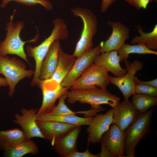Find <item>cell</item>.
I'll list each match as a JSON object with an SVG mask.
<instances>
[{
	"label": "cell",
	"mask_w": 157,
	"mask_h": 157,
	"mask_svg": "<svg viewBox=\"0 0 157 157\" xmlns=\"http://www.w3.org/2000/svg\"><path fill=\"white\" fill-rule=\"evenodd\" d=\"M81 129V126H76L55 142L53 146L59 156L68 157L77 151V142Z\"/></svg>",
	"instance_id": "e0dca14e"
},
{
	"label": "cell",
	"mask_w": 157,
	"mask_h": 157,
	"mask_svg": "<svg viewBox=\"0 0 157 157\" xmlns=\"http://www.w3.org/2000/svg\"><path fill=\"white\" fill-rule=\"evenodd\" d=\"M61 48L60 40H56L52 44L42 62L39 80H45L51 78L57 67Z\"/></svg>",
	"instance_id": "d6986e66"
},
{
	"label": "cell",
	"mask_w": 157,
	"mask_h": 157,
	"mask_svg": "<svg viewBox=\"0 0 157 157\" xmlns=\"http://www.w3.org/2000/svg\"><path fill=\"white\" fill-rule=\"evenodd\" d=\"M153 108L140 113L124 131L125 136L124 153L125 157L135 156V148L140 140L151 133Z\"/></svg>",
	"instance_id": "3957f363"
},
{
	"label": "cell",
	"mask_w": 157,
	"mask_h": 157,
	"mask_svg": "<svg viewBox=\"0 0 157 157\" xmlns=\"http://www.w3.org/2000/svg\"><path fill=\"white\" fill-rule=\"evenodd\" d=\"M12 1H15L29 6L40 4L49 11H51L53 9L52 4L48 0H2L0 7L4 8L10 2Z\"/></svg>",
	"instance_id": "83f0119b"
},
{
	"label": "cell",
	"mask_w": 157,
	"mask_h": 157,
	"mask_svg": "<svg viewBox=\"0 0 157 157\" xmlns=\"http://www.w3.org/2000/svg\"><path fill=\"white\" fill-rule=\"evenodd\" d=\"M76 58L73 54H69L61 48L57 67L50 78L61 84L71 69Z\"/></svg>",
	"instance_id": "ffe728a7"
},
{
	"label": "cell",
	"mask_w": 157,
	"mask_h": 157,
	"mask_svg": "<svg viewBox=\"0 0 157 157\" xmlns=\"http://www.w3.org/2000/svg\"><path fill=\"white\" fill-rule=\"evenodd\" d=\"M130 5L132 6L137 9H146L151 0H125Z\"/></svg>",
	"instance_id": "f546056e"
},
{
	"label": "cell",
	"mask_w": 157,
	"mask_h": 157,
	"mask_svg": "<svg viewBox=\"0 0 157 157\" xmlns=\"http://www.w3.org/2000/svg\"><path fill=\"white\" fill-rule=\"evenodd\" d=\"M113 108L112 124H115L123 131H124L140 114L129 99L119 101Z\"/></svg>",
	"instance_id": "9a60e30c"
},
{
	"label": "cell",
	"mask_w": 157,
	"mask_h": 157,
	"mask_svg": "<svg viewBox=\"0 0 157 157\" xmlns=\"http://www.w3.org/2000/svg\"><path fill=\"white\" fill-rule=\"evenodd\" d=\"M113 108H112L106 113L97 114L87 128L88 133V144H94L101 142L103 134L109 128L112 124Z\"/></svg>",
	"instance_id": "4fadbf2b"
},
{
	"label": "cell",
	"mask_w": 157,
	"mask_h": 157,
	"mask_svg": "<svg viewBox=\"0 0 157 157\" xmlns=\"http://www.w3.org/2000/svg\"><path fill=\"white\" fill-rule=\"evenodd\" d=\"M68 103L73 104L78 101L90 105L91 109L102 108L106 104L114 108L120 101L119 97L110 92L107 89L99 88L87 90H71L67 93Z\"/></svg>",
	"instance_id": "5b68a950"
},
{
	"label": "cell",
	"mask_w": 157,
	"mask_h": 157,
	"mask_svg": "<svg viewBox=\"0 0 157 157\" xmlns=\"http://www.w3.org/2000/svg\"><path fill=\"white\" fill-rule=\"evenodd\" d=\"M38 127L44 137L53 146L55 142L76 126L52 121H37Z\"/></svg>",
	"instance_id": "2e32d148"
},
{
	"label": "cell",
	"mask_w": 157,
	"mask_h": 157,
	"mask_svg": "<svg viewBox=\"0 0 157 157\" xmlns=\"http://www.w3.org/2000/svg\"><path fill=\"white\" fill-rule=\"evenodd\" d=\"M71 11L74 16L81 18L83 24L80 38L73 53L77 58L93 48V39L97 30L98 20L89 9L77 7L72 8Z\"/></svg>",
	"instance_id": "277c9868"
},
{
	"label": "cell",
	"mask_w": 157,
	"mask_h": 157,
	"mask_svg": "<svg viewBox=\"0 0 157 157\" xmlns=\"http://www.w3.org/2000/svg\"><path fill=\"white\" fill-rule=\"evenodd\" d=\"M134 80L135 83H140L151 86L157 88V79L148 81H142L139 80L137 76H135Z\"/></svg>",
	"instance_id": "836d02e7"
},
{
	"label": "cell",
	"mask_w": 157,
	"mask_h": 157,
	"mask_svg": "<svg viewBox=\"0 0 157 157\" xmlns=\"http://www.w3.org/2000/svg\"><path fill=\"white\" fill-rule=\"evenodd\" d=\"M67 92L59 98L58 104L56 106L51 112L46 114L55 116H63L76 115V114H80L79 111L75 112L72 111L66 104L65 100L67 98Z\"/></svg>",
	"instance_id": "4316f807"
},
{
	"label": "cell",
	"mask_w": 157,
	"mask_h": 157,
	"mask_svg": "<svg viewBox=\"0 0 157 157\" xmlns=\"http://www.w3.org/2000/svg\"><path fill=\"white\" fill-rule=\"evenodd\" d=\"M135 93L157 97V88L142 83H135Z\"/></svg>",
	"instance_id": "f1b7e54d"
},
{
	"label": "cell",
	"mask_w": 157,
	"mask_h": 157,
	"mask_svg": "<svg viewBox=\"0 0 157 157\" xmlns=\"http://www.w3.org/2000/svg\"><path fill=\"white\" fill-rule=\"evenodd\" d=\"M53 27L51 34L40 44L33 47L28 45L26 48L27 55L33 58L35 62V69L31 83L32 86L37 85L39 80L40 70L42 62L51 46L56 40H65L67 39L69 31L67 25L60 18L54 19L52 22Z\"/></svg>",
	"instance_id": "6da1fadb"
},
{
	"label": "cell",
	"mask_w": 157,
	"mask_h": 157,
	"mask_svg": "<svg viewBox=\"0 0 157 157\" xmlns=\"http://www.w3.org/2000/svg\"><path fill=\"white\" fill-rule=\"evenodd\" d=\"M116 0H101L100 10L101 13H104L108 10L109 7Z\"/></svg>",
	"instance_id": "d6a6232c"
},
{
	"label": "cell",
	"mask_w": 157,
	"mask_h": 157,
	"mask_svg": "<svg viewBox=\"0 0 157 157\" xmlns=\"http://www.w3.org/2000/svg\"><path fill=\"white\" fill-rule=\"evenodd\" d=\"M39 151L38 146L31 139L10 147L3 151V156L6 157H22L28 154L37 155Z\"/></svg>",
	"instance_id": "44dd1931"
},
{
	"label": "cell",
	"mask_w": 157,
	"mask_h": 157,
	"mask_svg": "<svg viewBox=\"0 0 157 157\" xmlns=\"http://www.w3.org/2000/svg\"><path fill=\"white\" fill-rule=\"evenodd\" d=\"M138 29L139 35L135 36L131 40L133 44L138 43L145 44L149 49L154 51L157 49V24L155 25L152 31L150 32L144 31L142 27L140 24L135 25Z\"/></svg>",
	"instance_id": "cb8c5ba5"
},
{
	"label": "cell",
	"mask_w": 157,
	"mask_h": 157,
	"mask_svg": "<svg viewBox=\"0 0 157 157\" xmlns=\"http://www.w3.org/2000/svg\"><path fill=\"white\" fill-rule=\"evenodd\" d=\"M101 142V152L98 154L99 157H114L113 155L106 147L103 143Z\"/></svg>",
	"instance_id": "1f68e13d"
},
{
	"label": "cell",
	"mask_w": 157,
	"mask_h": 157,
	"mask_svg": "<svg viewBox=\"0 0 157 157\" xmlns=\"http://www.w3.org/2000/svg\"><path fill=\"white\" fill-rule=\"evenodd\" d=\"M27 140L22 130L19 128L0 130V151H4L10 147Z\"/></svg>",
	"instance_id": "7402d4cb"
},
{
	"label": "cell",
	"mask_w": 157,
	"mask_h": 157,
	"mask_svg": "<svg viewBox=\"0 0 157 157\" xmlns=\"http://www.w3.org/2000/svg\"><path fill=\"white\" fill-rule=\"evenodd\" d=\"M132 95L131 102L135 109L140 114L157 105V97L136 93Z\"/></svg>",
	"instance_id": "484cf974"
},
{
	"label": "cell",
	"mask_w": 157,
	"mask_h": 157,
	"mask_svg": "<svg viewBox=\"0 0 157 157\" xmlns=\"http://www.w3.org/2000/svg\"><path fill=\"white\" fill-rule=\"evenodd\" d=\"M108 72L94 63L70 87L71 90H87L97 88L106 89L110 83Z\"/></svg>",
	"instance_id": "52a82bcc"
},
{
	"label": "cell",
	"mask_w": 157,
	"mask_h": 157,
	"mask_svg": "<svg viewBox=\"0 0 157 157\" xmlns=\"http://www.w3.org/2000/svg\"><path fill=\"white\" fill-rule=\"evenodd\" d=\"M34 71L26 69L25 64L14 57L0 55V74L6 79L9 86L8 95L12 97L17 85L22 80L33 75Z\"/></svg>",
	"instance_id": "8992f818"
},
{
	"label": "cell",
	"mask_w": 157,
	"mask_h": 157,
	"mask_svg": "<svg viewBox=\"0 0 157 157\" xmlns=\"http://www.w3.org/2000/svg\"><path fill=\"white\" fill-rule=\"evenodd\" d=\"M37 85L41 90L42 94V102L37 110V117L51 112L56 106V100L67 92L69 89L62 86L60 83L51 78L39 80Z\"/></svg>",
	"instance_id": "ba28073f"
},
{
	"label": "cell",
	"mask_w": 157,
	"mask_h": 157,
	"mask_svg": "<svg viewBox=\"0 0 157 157\" xmlns=\"http://www.w3.org/2000/svg\"><path fill=\"white\" fill-rule=\"evenodd\" d=\"M103 135L101 141L114 157H125L124 153L125 136L124 131L115 124Z\"/></svg>",
	"instance_id": "5bb4252c"
},
{
	"label": "cell",
	"mask_w": 157,
	"mask_h": 157,
	"mask_svg": "<svg viewBox=\"0 0 157 157\" xmlns=\"http://www.w3.org/2000/svg\"><path fill=\"white\" fill-rule=\"evenodd\" d=\"M68 157H99V154H94L89 151L88 148L85 151L79 152L77 151L69 155Z\"/></svg>",
	"instance_id": "4dcf8cb0"
},
{
	"label": "cell",
	"mask_w": 157,
	"mask_h": 157,
	"mask_svg": "<svg viewBox=\"0 0 157 157\" xmlns=\"http://www.w3.org/2000/svg\"><path fill=\"white\" fill-rule=\"evenodd\" d=\"M93 118V117L83 118L73 115L55 116L45 114L38 116L37 120L55 121L76 126L83 125L89 126L91 124Z\"/></svg>",
	"instance_id": "603a6c76"
},
{
	"label": "cell",
	"mask_w": 157,
	"mask_h": 157,
	"mask_svg": "<svg viewBox=\"0 0 157 157\" xmlns=\"http://www.w3.org/2000/svg\"><path fill=\"white\" fill-rule=\"evenodd\" d=\"M119 57L117 51L100 53L96 58L94 63L104 68L108 72L112 73L115 77L124 75L127 72L120 65Z\"/></svg>",
	"instance_id": "ac0fdd59"
},
{
	"label": "cell",
	"mask_w": 157,
	"mask_h": 157,
	"mask_svg": "<svg viewBox=\"0 0 157 157\" xmlns=\"http://www.w3.org/2000/svg\"><path fill=\"white\" fill-rule=\"evenodd\" d=\"M37 112L34 108H23L20 110L21 115L16 114L14 116V123L21 126L27 140L36 137L45 139L37 123Z\"/></svg>",
	"instance_id": "7c38bea8"
},
{
	"label": "cell",
	"mask_w": 157,
	"mask_h": 157,
	"mask_svg": "<svg viewBox=\"0 0 157 157\" xmlns=\"http://www.w3.org/2000/svg\"><path fill=\"white\" fill-rule=\"evenodd\" d=\"M117 53L119 57L120 62L127 60L129 55L131 53L157 55L156 51L150 49L145 44L143 43H138L134 45L124 43L117 51Z\"/></svg>",
	"instance_id": "d4e9b609"
},
{
	"label": "cell",
	"mask_w": 157,
	"mask_h": 157,
	"mask_svg": "<svg viewBox=\"0 0 157 157\" xmlns=\"http://www.w3.org/2000/svg\"><path fill=\"white\" fill-rule=\"evenodd\" d=\"M107 23L111 27L112 31L108 38L100 44V53L118 51L130 36L129 28L121 22L109 21Z\"/></svg>",
	"instance_id": "8fae6325"
},
{
	"label": "cell",
	"mask_w": 157,
	"mask_h": 157,
	"mask_svg": "<svg viewBox=\"0 0 157 157\" xmlns=\"http://www.w3.org/2000/svg\"><path fill=\"white\" fill-rule=\"evenodd\" d=\"M13 16V15L11 16L10 21L6 24V37L3 41L0 42V55L5 56L8 54L15 55L27 63H29L24 50V46L28 42L35 43L39 38V34L29 40H22L20 34L25 26V23L22 21L14 22Z\"/></svg>",
	"instance_id": "7a4b0ae2"
},
{
	"label": "cell",
	"mask_w": 157,
	"mask_h": 157,
	"mask_svg": "<svg viewBox=\"0 0 157 157\" xmlns=\"http://www.w3.org/2000/svg\"><path fill=\"white\" fill-rule=\"evenodd\" d=\"M8 86V82L5 77H0V88Z\"/></svg>",
	"instance_id": "e575fe53"
},
{
	"label": "cell",
	"mask_w": 157,
	"mask_h": 157,
	"mask_svg": "<svg viewBox=\"0 0 157 157\" xmlns=\"http://www.w3.org/2000/svg\"><path fill=\"white\" fill-rule=\"evenodd\" d=\"M124 61L127 72L121 77L109 76V81L110 83L115 85L120 90L124 99L128 100L135 93L134 77L137 72L142 69L143 64L142 62L138 60H135L131 63L127 60Z\"/></svg>",
	"instance_id": "9c48e42d"
},
{
	"label": "cell",
	"mask_w": 157,
	"mask_h": 157,
	"mask_svg": "<svg viewBox=\"0 0 157 157\" xmlns=\"http://www.w3.org/2000/svg\"><path fill=\"white\" fill-rule=\"evenodd\" d=\"M100 46L98 45L76 58L70 71L61 82V85L70 88L73 83L94 63L100 53Z\"/></svg>",
	"instance_id": "30bf717a"
}]
</instances>
